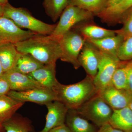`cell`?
I'll use <instances>...</instances> for the list:
<instances>
[{"label": "cell", "mask_w": 132, "mask_h": 132, "mask_svg": "<svg viewBox=\"0 0 132 132\" xmlns=\"http://www.w3.org/2000/svg\"><path fill=\"white\" fill-rule=\"evenodd\" d=\"M53 90L55 93L56 101L62 103L68 109H76L98 94L93 79L87 75L74 84L65 85L59 82Z\"/></svg>", "instance_id": "obj_1"}, {"label": "cell", "mask_w": 132, "mask_h": 132, "mask_svg": "<svg viewBox=\"0 0 132 132\" xmlns=\"http://www.w3.org/2000/svg\"><path fill=\"white\" fill-rule=\"evenodd\" d=\"M14 44L19 53L30 54L44 65L56 63L61 55L59 41L50 35L37 34Z\"/></svg>", "instance_id": "obj_2"}, {"label": "cell", "mask_w": 132, "mask_h": 132, "mask_svg": "<svg viewBox=\"0 0 132 132\" xmlns=\"http://www.w3.org/2000/svg\"><path fill=\"white\" fill-rule=\"evenodd\" d=\"M3 16L12 20L20 28L27 29L41 35H50L57 25L43 22L36 19L27 9L14 7L9 3L4 6Z\"/></svg>", "instance_id": "obj_3"}, {"label": "cell", "mask_w": 132, "mask_h": 132, "mask_svg": "<svg viewBox=\"0 0 132 132\" xmlns=\"http://www.w3.org/2000/svg\"><path fill=\"white\" fill-rule=\"evenodd\" d=\"M94 16L90 12L76 6L69 5L62 12L59 22L50 35L54 39L59 41L64 34L77 24L93 21Z\"/></svg>", "instance_id": "obj_4"}, {"label": "cell", "mask_w": 132, "mask_h": 132, "mask_svg": "<svg viewBox=\"0 0 132 132\" xmlns=\"http://www.w3.org/2000/svg\"><path fill=\"white\" fill-rule=\"evenodd\" d=\"M75 110L83 118L91 121L100 127L109 122L113 112L99 94Z\"/></svg>", "instance_id": "obj_5"}, {"label": "cell", "mask_w": 132, "mask_h": 132, "mask_svg": "<svg viewBox=\"0 0 132 132\" xmlns=\"http://www.w3.org/2000/svg\"><path fill=\"white\" fill-rule=\"evenodd\" d=\"M62 61L70 63L74 68L78 69L81 67L79 63V55L86 40L80 34L71 29L64 34L59 40Z\"/></svg>", "instance_id": "obj_6"}, {"label": "cell", "mask_w": 132, "mask_h": 132, "mask_svg": "<svg viewBox=\"0 0 132 132\" xmlns=\"http://www.w3.org/2000/svg\"><path fill=\"white\" fill-rule=\"evenodd\" d=\"M100 52L98 71L93 79L94 83L98 94L107 87L113 85L112 81L114 73L117 69L126 62L120 60L118 57L106 54L101 51Z\"/></svg>", "instance_id": "obj_7"}, {"label": "cell", "mask_w": 132, "mask_h": 132, "mask_svg": "<svg viewBox=\"0 0 132 132\" xmlns=\"http://www.w3.org/2000/svg\"><path fill=\"white\" fill-rule=\"evenodd\" d=\"M7 95L15 101L23 103L29 102L45 105L56 100L53 90L43 87L36 88L24 92L10 90Z\"/></svg>", "instance_id": "obj_8"}, {"label": "cell", "mask_w": 132, "mask_h": 132, "mask_svg": "<svg viewBox=\"0 0 132 132\" xmlns=\"http://www.w3.org/2000/svg\"><path fill=\"white\" fill-rule=\"evenodd\" d=\"M38 34L23 30L13 21L4 16L0 17V43H15L26 40Z\"/></svg>", "instance_id": "obj_9"}, {"label": "cell", "mask_w": 132, "mask_h": 132, "mask_svg": "<svg viewBox=\"0 0 132 132\" xmlns=\"http://www.w3.org/2000/svg\"><path fill=\"white\" fill-rule=\"evenodd\" d=\"M100 52L92 43L86 40L79 55V63L87 76L93 79L98 71Z\"/></svg>", "instance_id": "obj_10"}, {"label": "cell", "mask_w": 132, "mask_h": 132, "mask_svg": "<svg viewBox=\"0 0 132 132\" xmlns=\"http://www.w3.org/2000/svg\"><path fill=\"white\" fill-rule=\"evenodd\" d=\"M47 109L45 127L38 132H48L54 128L64 125L68 109L59 101H54L46 104Z\"/></svg>", "instance_id": "obj_11"}, {"label": "cell", "mask_w": 132, "mask_h": 132, "mask_svg": "<svg viewBox=\"0 0 132 132\" xmlns=\"http://www.w3.org/2000/svg\"><path fill=\"white\" fill-rule=\"evenodd\" d=\"M99 95L113 110L128 107L132 97L127 90L118 89L113 85L107 87Z\"/></svg>", "instance_id": "obj_12"}, {"label": "cell", "mask_w": 132, "mask_h": 132, "mask_svg": "<svg viewBox=\"0 0 132 132\" xmlns=\"http://www.w3.org/2000/svg\"><path fill=\"white\" fill-rule=\"evenodd\" d=\"M2 77L7 80L10 90L13 91L24 92L43 87L28 75L20 73L14 70L4 73Z\"/></svg>", "instance_id": "obj_13"}, {"label": "cell", "mask_w": 132, "mask_h": 132, "mask_svg": "<svg viewBox=\"0 0 132 132\" xmlns=\"http://www.w3.org/2000/svg\"><path fill=\"white\" fill-rule=\"evenodd\" d=\"M92 21L81 22L74 27L72 29L80 34L85 40L100 39L116 35L115 30L101 27Z\"/></svg>", "instance_id": "obj_14"}, {"label": "cell", "mask_w": 132, "mask_h": 132, "mask_svg": "<svg viewBox=\"0 0 132 132\" xmlns=\"http://www.w3.org/2000/svg\"><path fill=\"white\" fill-rule=\"evenodd\" d=\"M132 7V0H121L117 4L106 9L97 15L103 22L112 25L119 22L128 10Z\"/></svg>", "instance_id": "obj_15"}, {"label": "cell", "mask_w": 132, "mask_h": 132, "mask_svg": "<svg viewBox=\"0 0 132 132\" xmlns=\"http://www.w3.org/2000/svg\"><path fill=\"white\" fill-rule=\"evenodd\" d=\"M28 75L41 86L52 90L59 82L56 78V63L44 65Z\"/></svg>", "instance_id": "obj_16"}, {"label": "cell", "mask_w": 132, "mask_h": 132, "mask_svg": "<svg viewBox=\"0 0 132 132\" xmlns=\"http://www.w3.org/2000/svg\"><path fill=\"white\" fill-rule=\"evenodd\" d=\"M101 52L106 54L117 57V53L121 43L124 40L121 36L116 34L100 39H86Z\"/></svg>", "instance_id": "obj_17"}, {"label": "cell", "mask_w": 132, "mask_h": 132, "mask_svg": "<svg viewBox=\"0 0 132 132\" xmlns=\"http://www.w3.org/2000/svg\"><path fill=\"white\" fill-rule=\"evenodd\" d=\"M66 125L71 132H96L95 127L75 109H68L66 116Z\"/></svg>", "instance_id": "obj_18"}, {"label": "cell", "mask_w": 132, "mask_h": 132, "mask_svg": "<svg viewBox=\"0 0 132 132\" xmlns=\"http://www.w3.org/2000/svg\"><path fill=\"white\" fill-rule=\"evenodd\" d=\"M109 123L113 127L124 132H132V111L128 107L113 110Z\"/></svg>", "instance_id": "obj_19"}, {"label": "cell", "mask_w": 132, "mask_h": 132, "mask_svg": "<svg viewBox=\"0 0 132 132\" xmlns=\"http://www.w3.org/2000/svg\"><path fill=\"white\" fill-rule=\"evenodd\" d=\"M44 65L30 54L19 53L14 65L12 70L24 74L29 75Z\"/></svg>", "instance_id": "obj_20"}, {"label": "cell", "mask_w": 132, "mask_h": 132, "mask_svg": "<svg viewBox=\"0 0 132 132\" xmlns=\"http://www.w3.org/2000/svg\"><path fill=\"white\" fill-rule=\"evenodd\" d=\"M19 53L14 43H0V62L4 73L13 68Z\"/></svg>", "instance_id": "obj_21"}, {"label": "cell", "mask_w": 132, "mask_h": 132, "mask_svg": "<svg viewBox=\"0 0 132 132\" xmlns=\"http://www.w3.org/2000/svg\"><path fill=\"white\" fill-rule=\"evenodd\" d=\"M15 114L3 123L5 132H34L32 122L29 119Z\"/></svg>", "instance_id": "obj_22"}, {"label": "cell", "mask_w": 132, "mask_h": 132, "mask_svg": "<svg viewBox=\"0 0 132 132\" xmlns=\"http://www.w3.org/2000/svg\"><path fill=\"white\" fill-rule=\"evenodd\" d=\"M24 104L15 101L7 95L0 97V124L12 118Z\"/></svg>", "instance_id": "obj_23"}, {"label": "cell", "mask_w": 132, "mask_h": 132, "mask_svg": "<svg viewBox=\"0 0 132 132\" xmlns=\"http://www.w3.org/2000/svg\"><path fill=\"white\" fill-rule=\"evenodd\" d=\"M109 0H70L69 5H73L92 13L97 16L108 7Z\"/></svg>", "instance_id": "obj_24"}, {"label": "cell", "mask_w": 132, "mask_h": 132, "mask_svg": "<svg viewBox=\"0 0 132 132\" xmlns=\"http://www.w3.org/2000/svg\"><path fill=\"white\" fill-rule=\"evenodd\" d=\"M70 0H43V5L46 14L55 22L60 18Z\"/></svg>", "instance_id": "obj_25"}, {"label": "cell", "mask_w": 132, "mask_h": 132, "mask_svg": "<svg viewBox=\"0 0 132 132\" xmlns=\"http://www.w3.org/2000/svg\"><path fill=\"white\" fill-rule=\"evenodd\" d=\"M132 69V60L126 61L116 70L112 79V85L118 89L127 90L128 77Z\"/></svg>", "instance_id": "obj_26"}, {"label": "cell", "mask_w": 132, "mask_h": 132, "mask_svg": "<svg viewBox=\"0 0 132 132\" xmlns=\"http://www.w3.org/2000/svg\"><path fill=\"white\" fill-rule=\"evenodd\" d=\"M120 22L123 23V27L120 29L115 30V32L116 34L121 36L125 40L132 36V7L123 15Z\"/></svg>", "instance_id": "obj_27"}, {"label": "cell", "mask_w": 132, "mask_h": 132, "mask_svg": "<svg viewBox=\"0 0 132 132\" xmlns=\"http://www.w3.org/2000/svg\"><path fill=\"white\" fill-rule=\"evenodd\" d=\"M117 57L122 61L132 60V36L123 41L118 50Z\"/></svg>", "instance_id": "obj_28"}, {"label": "cell", "mask_w": 132, "mask_h": 132, "mask_svg": "<svg viewBox=\"0 0 132 132\" xmlns=\"http://www.w3.org/2000/svg\"><path fill=\"white\" fill-rule=\"evenodd\" d=\"M9 82L5 78H0V97L7 95L10 91Z\"/></svg>", "instance_id": "obj_29"}, {"label": "cell", "mask_w": 132, "mask_h": 132, "mask_svg": "<svg viewBox=\"0 0 132 132\" xmlns=\"http://www.w3.org/2000/svg\"><path fill=\"white\" fill-rule=\"evenodd\" d=\"M96 132H124L113 127L109 123L105 124L100 127Z\"/></svg>", "instance_id": "obj_30"}, {"label": "cell", "mask_w": 132, "mask_h": 132, "mask_svg": "<svg viewBox=\"0 0 132 132\" xmlns=\"http://www.w3.org/2000/svg\"><path fill=\"white\" fill-rule=\"evenodd\" d=\"M48 132H71L68 127L65 125H61L54 128Z\"/></svg>", "instance_id": "obj_31"}, {"label": "cell", "mask_w": 132, "mask_h": 132, "mask_svg": "<svg viewBox=\"0 0 132 132\" xmlns=\"http://www.w3.org/2000/svg\"><path fill=\"white\" fill-rule=\"evenodd\" d=\"M127 90L132 95V69L130 71L128 77Z\"/></svg>", "instance_id": "obj_32"}, {"label": "cell", "mask_w": 132, "mask_h": 132, "mask_svg": "<svg viewBox=\"0 0 132 132\" xmlns=\"http://www.w3.org/2000/svg\"><path fill=\"white\" fill-rule=\"evenodd\" d=\"M121 1V0H109L107 7L115 5Z\"/></svg>", "instance_id": "obj_33"}, {"label": "cell", "mask_w": 132, "mask_h": 132, "mask_svg": "<svg viewBox=\"0 0 132 132\" xmlns=\"http://www.w3.org/2000/svg\"><path fill=\"white\" fill-rule=\"evenodd\" d=\"M4 73V72L3 71V69L2 66L1 62H0V78H2Z\"/></svg>", "instance_id": "obj_34"}, {"label": "cell", "mask_w": 132, "mask_h": 132, "mask_svg": "<svg viewBox=\"0 0 132 132\" xmlns=\"http://www.w3.org/2000/svg\"><path fill=\"white\" fill-rule=\"evenodd\" d=\"M4 12V6L0 4V17L3 16Z\"/></svg>", "instance_id": "obj_35"}, {"label": "cell", "mask_w": 132, "mask_h": 132, "mask_svg": "<svg viewBox=\"0 0 132 132\" xmlns=\"http://www.w3.org/2000/svg\"><path fill=\"white\" fill-rule=\"evenodd\" d=\"M8 3V0H0V4L3 6H5Z\"/></svg>", "instance_id": "obj_36"}, {"label": "cell", "mask_w": 132, "mask_h": 132, "mask_svg": "<svg viewBox=\"0 0 132 132\" xmlns=\"http://www.w3.org/2000/svg\"><path fill=\"white\" fill-rule=\"evenodd\" d=\"M0 132H5L2 124H0Z\"/></svg>", "instance_id": "obj_37"}, {"label": "cell", "mask_w": 132, "mask_h": 132, "mask_svg": "<svg viewBox=\"0 0 132 132\" xmlns=\"http://www.w3.org/2000/svg\"><path fill=\"white\" fill-rule=\"evenodd\" d=\"M128 107L132 111V97L131 98V100H130V103H129V105H128Z\"/></svg>", "instance_id": "obj_38"}]
</instances>
